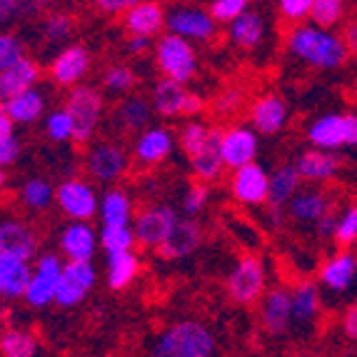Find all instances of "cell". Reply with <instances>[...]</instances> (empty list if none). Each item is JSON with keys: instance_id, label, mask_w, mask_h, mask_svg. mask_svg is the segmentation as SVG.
Here are the masks:
<instances>
[{"instance_id": "cell-1", "label": "cell", "mask_w": 357, "mask_h": 357, "mask_svg": "<svg viewBox=\"0 0 357 357\" xmlns=\"http://www.w3.org/2000/svg\"><path fill=\"white\" fill-rule=\"evenodd\" d=\"M218 340L200 320H178L158 333L150 357H215Z\"/></svg>"}, {"instance_id": "cell-2", "label": "cell", "mask_w": 357, "mask_h": 357, "mask_svg": "<svg viewBox=\"0 0 357 357\" xmlns=\"http://www.w3.org/2000/svg\"><path fill=\"white\" fill-rule=\"evenodd\" d=\"M287 48L295 58L305 60L312 68H322V70L342 66L347 58L342 40L315 25H295L287 36Z\"/></svg>"}, {"instance_id": "cell-3", "label": "cell", "mask_w": 357, "mask_h": 357, "mask_svg": "<svg viewBox=\"0 0 357 357\" xmlns=\"http://www.w3.org/2000/svg\"><path fill=\"white\" fill-rule=\"evenodd\" d=\"M155 66L162 73V77L175 80L180 85H188L197 73V53L195 45L178 36H160L155 40Z\"/></svg>"}, {"instance_id": "cell-4", "label": "cell", "mask_w": 357, "mask_h": 357, "mask_svg": "<svg viewBox=\"0 0 357 357\" xmlns=\"http://www.w3.org/2000/svg\"><path fill=\"white\" fill-rule=\"evenodd\" d=\"M66 110L70 113L73 126H75V143L85 145L93 140L105 115V98L93 85H77L70 90L66 100Z\"/></svg>"}, {"instance_id": "cell-5", "label": "cell", "mask_w": 357, "mask_h": 357, "mask_svg": "<svg viewBox=\"0 0 357 357\" xmlns=\"http://www.w3.org/2000/svg\"><path fill=\"white\" fill-rule=\"evenodd\" d=\"M227 298L235 305H255L265 298V285H268V270L265 262L257 255H243L232 265L227 275Z\"/></svg>"}, {"instance_id": "cell-6", "label": "cell", "mask_w": 357, "mask_h": 357, "mask_svg": "<svg viewBox=\"0 0 357 357\" xmlns=\"http://www.w3.org/2000/svg\"><path fill=\"white\" fill-rule=\"evenodd\" d=\"M130 153L113 140H98V143H90V148L85 150L88 175L105 185H113L126 178V173L130 170Z\"/></svg>"}, {"instance_id": "cell-7", "label": "cell", "mask_w": 357, "mask_h": 357, "mask_svg": "<svg viewBox=\"0 0 357 357\" xmlns=\"http://www.w3.org/2000/svg\"><path fill=\"white\" fill-rule=\"evenodd\" d=\"M307 140L315 150H325V153L357 145V115L328 113L312 120L307 128Z\"/></svg>"}, {"instance_id": "cell-8", "label": "cell", "mask_w": 357, "mask_h": 357, "mask_svg": "<svg viewBox=\"0 0 357 357\" xmlns=\"http://www.w3.org/2000/svg\"><path fill=\"white\" fill-rule=\"evenodd\" d=\"M63 265L66 262L60 260L53 252H45V255L38 257V262L33 265V273H30L28 290H25V303L33 310H45L48 305L55 303V295H58V282L60 275H63Z\"/></svg>"}, {"instance_id": "cell-9", "label": "cell", "mask_w": 357, "mask_h": 357, "mask_svg": "<svg viewBox=\"0 0 357 357\" xmlns=\"http://www.w3.org/2000/svg\"><path fill=\"white\" fill-rule=\"evenodd\" d=\"M178 213L170 205L155 203L148 205L137 213L135 222H132V232H135V243L150 248V250H160L162 243L170 238L173 227L178 225Z\"/></svg>"}, {"instance_id": "cell-10", "label": "cell", "mask_w": 357, "mask_h": 357, "mask_svg": "<svg viewBox=\"0 0 357 357\" xmlns=\"http://www.w3.org/2000/svg\"><path fill=\"white\" fill-rule=\"evenodd\" d=\"M167 33L188 43H208L218 33V23L200 6H175L167 10Z\"/></svg>"}, {"instance_id": "cell-11", "label": "cell", "mask_w": 357, "mask_h": 357, "mask_svg": "<svg viewBox=\"0 0 357 357\" xmlns=\"http://www.w3.org/2000/svg\"><path fill=\"white\" fill-rule=\"evenodd\" d=\"M55 203L73 222H90L100 210L96 188L80 178H68L55 188Z\"/></svg>"}, {"instance_id": "cell-12", "label": "cell", "mask_w": 357, "mask_h": 357, "mask_svg": "<svg viewBox=\"0 0 357 357\" xmlns=\"http://www.w3.org/2000/svg\"><path fill=\"white\" fill-rule=\"evenodd\" d=\"M98 270L93 268V262H68L63 265V275L58 282V295H55V305L58 307H77L90 290L96 287Z\"/></svg>"}, {"instance_id": "cell-13", "label": "cell", "mask_w": 357, "mask_h": 357, "mask_svg": "<svg viewBox=\"0 0 357 357\" xmlns=\"http://www.w3.org/2000/svg\"><path fill=\"white\" fill-rule=\"evenodd\" d=\"M90 50L85 45H68L63 48L53 60H50V68H48V75L55 85L60 88H77V85H83V77L88 75L90 70Z\"/></svg>"}, {"instance_id": "cell-14", "label": "cell", "mask_w": 357, "mask_h": 357, "mask_svg": "<svg viewBox=\"0 0 357 357\" xmlns=\"http://www.w3.org/2000/svg\"><path fill=\"white\" fill-rule=\"evenodd\" d=\"M175 150V135L162 126H150L135 137L130 158L140 167H158L165 162Z\"/></svg>"}, {"instance_id": "cell-15", "label": "cell", "mask_w": 357, "mask_h": 357, "mask_svg": "<svg viewBox=\"0 0 357 357\" xmlns=\"http://www.w3.org/2000/svg\"><path fill=\"white\" fill-rule=\"evenodd\" d=\"M230 195L240 205H265L270 197V173L260 162L240 167L230 175Z\"/></svg>"}, {"instance_id": "cell-16", "label": "cell", "mask_w": 357, "mask_h": 357, "mask_svg": "<svg viewBox=\"0 0 357 357\" xmlns=\"http://www.w3.org/2000/svg\"><path fill=\"white\" fill-rule=\"evenodd\" d=\"M123 25L128 36L155 40L158 36L167 33V8L153 0H140V3L135 0V6L123 15Z\"/></svg>"}, {"instance_id": "cell-17", "label": "cell", "mask_w": 357, "mask_h": 357, "mask_svg": "<svg viewBox=\"0 0 357 357\" xmlns=\"http://www.w3.org/2000/svg\"><path fill=\"white\" fill-rule=\"evenodd\" d=\"M220 153L225 167H230L232 173L245 165H252L257 155V132L248 126L225 128L220 137Z\"/></svg>"}, {"instance_id": "cell-18", "label": "cell", "mask_w": 357, "mask_h": 357, "mask_svg": "<svg viewBox=\"0 0 357 357\" xmlns=\"http://www.w3.org/2000/svg\"><path fill=\"white\" fill-rule=\"evenodd\" d=\"M100 238L90 222H68L60 232V250L68 262H93Z\"/></svg>"}, {"instance_id": "cell-19", "label": "cell", "mask_w": 357, "mask_h": 357, "mask_svg": "<svg viewBox=\"0 0 357 357\" xmlns=\"http://www.w3.org/2000/svg\"><path fill=\"white\" fill-rule=\"evenodd\" d=\"M203 240H205V227L195 218H180L178 225L170 232V238L162 243V248L158 252L165 260H183V257H190L192 252H197Z\"/></svg>"}, {"instance_id": "cell-20", "label": "cell", "mask_w": 357, "mask_h": 357, "mask_svg": "<svg viewBox=\"0 0 357 357\" xmlns=\"http://www.w3.org/2000/svg\"><path fill=\"white\" fill-rule=\"evenodd\" d=\"M38 232L23 220H0V252L20 260H33L38 255Z\"/></svg>"}, {"instance_id": "cell-21", "label": "cell", "mask_w": 357, "mask_h": 357, "mask_svg": "<svg viewBox=\"0 0 357 357\" xmlns=\"http://www.w3.org/2000/svg\"><path fill=\"white\" fill-rule=\"evenodd\" d=\"M262 328L270 335H285L287 328L292 325L295 315H292V290L287 287H273L265 292L260 310Z\"/></svg>"}, {"instance_id": "cell-22", "label": "cell", "mask_w": 357, "mask_h": 357, "mask_svg": "<svg viewBox=\"0 0 357 357\" xmlns=\"http://www.w3.org/2000/svg\"><path fill=\"white\" fill-rule=\"evenodd\" d=\"M285 126H287V105L282 98L268 93V96L257 98L250 105V128L255 132L273 137Z\"/></svg>"}, {"instance_id": "cell-23", "label": "cell", "mask_w": 357, "mask_h": 357, "mask_svg": "<svg viewBox=\"0 0 357 357\" xmlns=\"http://www.w3.org/2000/svg\"><path fill=\"white\" fill-rule=\"evenodd\" d=\"M190 93L192 90H188V85H180V83H175V80L160 77V80L153 85V93H150L153 113H158L160 118H178V115H185Z\"/></svg>"}, {"instance_id": "cell-24", "label": "cell", "mask_w": 357, "mask_h": 357, "mask_svg": "<svg viewBox=\"0 0 357 357\" xmlns=\"http://www.w3.org/2000/svg\"><path fill=\"white\" fill-rule=\"evenodd\" d=\"M40 80V66L33 58H23L10 70L0 73V105L33 90Z\"/></svg>"}, {"instance_id": "cell-25", "label": "cell", "mask_w": 357, "mask_h": 357, "mask_svg": "<svg viewBox=\"0 0 357 357\" xmlns=\"http://www.w3.org/2000/svg\"><path fill=\"white\" fill-rule=\"evenodd\" d=\"M220 137H222L220 128H213V135H210V140L205 143V148L192 155V158H188L197 183L210 185L222 178L225 162H222V153H220Z\"/></svg>"}, {"instance_id": "cell-26", "label": "cell", "mask_w": 357, "mask_h": 357, "mask_svg": "<svg viewBox=\"0 0 357 357\" xmlns=\"http://www.w3.org/2000/svg\"><path fill=\"white\" fill-rule=\"evenodd\" d=\"M33 265L28 260L0 252V300H20L28 290Z\"/></svg>"}, {"instance_id": "cell-27", "label": "cell", "mask_w": 357, "mask_h": 357, "mask_svg": "<svg viewBox=\"0 0 357 357\" xmlns=\"http://www.w3.org/2000/svg\"><path fill=\"white\" fill-rule=\"evenodd\" d=\"M298 173L307 183H328L337 175L340 170V158L335 153H325V150H305L295 162Z\"/></svg>"}, {"instance_id": "cell-28", "label": "cell", "mask_w": 357, "mask_h": 357, "mask_svg": "<svg viewBox=\"0 0 357 357\" xmlns=\"http://www.w3.org/2000/svg\"><path fill=\"white\" fill-rule=\"evenodd\" d=\"M100 220L102 227H130L132 200L123 188H107L100 197Z\"/></svg>"}, {"instance_id": "cell-29", "label": "cell", "mask_w": 357, "mask_h": 357, "mask_svg": "<svg viewBox=\"0 0 357 357\" xmlns=\"http://www.w3.org/2000/svg\"><path fill=\"white\" fill-rule=\"evenodd\" d=\"M227 38L232 45H238L243 50L257 48L265 40V18L257 10H245L238 20H232L227 25Z\"/></svg>"}, {"instance_id": "cell-30", "label": "cell", "mask_w": 357, "mask_h": 357, "mask_svg": "<svg viewBox=\"0 0 357 357\" xmlns=\"http://www.w3.org/2000/svg\"><path fill=\"white\" fill-rule=\"evenodd\" d=\"M290 208V218L298 222H312L315 225L320 218L330 213L333 208V200L328 197V192L322 190H303L292 197V203L287 205Z\"/></svg>"}, {"instance_id": "cell-31", "label": "cell", "mask_w": 357, "mask_h": 357, "mask_svg": "<svg viewBox=\"0 0 357 357\" xmlns=\"http://www.w3.org/2000/svg\"><path fill=\"white\" fill-rule=\"evenodd\" d=\"M150 118H153V105H150V100L143 96L126 98V100L118 105V110H115V123L126 132H135V135L148 130Z\"/></svg>"}, {"instance_id": "cell-32", "label": "cell", "mask_w": 357, "mask_h": 357, "mask_svg": "<svg viewBox=\"0 0 357 357\" xmlns=\"http://www.w3.org/2000/svg\"><path fill=\"white\" fill-rule=\"evenodd\" d=\"M357 273V260L350 252H337L335 257H330L325 265L320 268V280L322 285L333 292H342L352 285Z\"/></svg>"}, {"instance_id": "cell-33", "label": "cell", "mask_w": 357, "mask_h": 357, "mask_svg": "<svg viewBox=\"0 0 357 357\" xmlns=\"http://www.w3.org/2000/svg\"><path fill=\"white\" fill-rule=\"evenodd\" d=\"M300 178L298 167L295 165H280L270 175V197L268 205L270 210H282V205H290L292 197L300 192Z\"/></svg>"}, {"instance_id": "cell-34", "label": "cell", "mask_w": 357, "mask_h": 357, "mask_svg": "<svg viewBox=\"0 0 357 357\" xmlns=\"http://www.w3.org/2000/svg\"><path fill=\"white\" fill-rule=\"evenodd\" d=\"M3 107H6V113L10 115L15 126H30V123H36L45 115V96H43V90L33 88L23 96L13 98Z\"/></svg>"}, {"instance_id": "cell-35", "label": "cell", "mask_w": 357, "mask_h": 357, "mask_svg": "<svg viewBox=\"0 0 357 357\" xmlns=\"http://www.w3.org/2000/svg\"><path fill=\"white\" fill-rule=\"evenodd\" d=\"M140 275V257L135 252H120L107 257V287L110 290H126Z\"/></svg>"}, {"instance_id": "cell-36", "label": "cell", "mask_w": 357, "mask_h": 357, "mask_svg": "<svg viewBox=\"0 0 357 357\" xmlns=\"http://www.w3.org/2000/svg\"><path fill=\"white\" fill-rule=\"evenodd\" d=\"M38 340L23 328L0 330V357H36Z\"/></svg>"}, {"instance_id": "cell-37", "label": "cell", "mask_w": 357, "mask_h": 357, "mask_svg": "<svg viewBox=\"0 0 357 357\" xmlns=\"http://www.w3.org/2000/svg\"><path fill=\"white\" fill-rule=\"evenodd\" d=\"M292 315L298 322H312L320 315V295L312 282H300L292 287Z\"/></svg>"}, {"instance_id": "cell-38", "label": "cell", "mask_w": 357, "mask_h": 357, "mask_svg": "<svg viewBox=\"0 0 357 357\" xmlns=\"http://www.w3.org/2000/svg\"><path fill=\"white\" fill-rule=\"evenodd\" d=\"M20 203L28 210H48L55 203V188L45 178H30L28 183L20 188Z\"/></svg>"}, {"instance_id": "cell-39", "label": "cell", "mask_w": 357, "mask_h": 357, "mask_svg": "<svg viewBox=\"0 0 357 357\" xmlns=\"http://www.w3.org/2000/svg\"><path fill=\"white\" fill-rule=\"evenodd\" d=\"M20 150H23V145L15 135V123L6 113V107L0 105V170H6L8 165L18 160Z\"/></svg>"}, {"instance_id": "cell-40", "label": "cell", "mask_w": 357, "mask_h": 357, "mask_svg": "<svg viewBox=\"0 0 357 357\" xmlns=\"http://www.w3.org/2000/svg\"><path fill=\"white\" fill-rule=\"evenodd\" d=\"M210 135H213V126H208L203 120H188L183 130H180V148H183V153L188 158H192V155L205 148Z\"/></svg>"}, {"instance_id": "cell-41", "label": "cell", "mask_w": 357, "mask_h": 357, "mask_svg": "<svg viewBox=\"0 0 357 357\" xmlns=\"http://www.w3.org/2000/svg\"><path fill=\"white\" fill-rule=\"evenodd\" d=\"M45 135L53 140V143H68V140H75V126H73L70 113L63 107H55L45 115Z\"/></svg>"}, {"instance_id": "cell-42", "label": "cell", "mask_w": 357, "mask_h": 357, "mask_svg": "<svg viewBox=\"0 0 357 357\" xmlns=\"http://www.w3.org/2000/svg\"><path fill=\"white\" fill-rule=\"evenodd\" d=\"M135 245V232L132 227H102L100 230V248L105 255H120V252H132Z\"/></svg>"}, {"instance_id": "cell-43", "label": "cell", "mask_w": 357, "mask_h": 357, "mask_svg": "<svg viewBox=\"0 0 357 357\" xmlns=\"http://www.w3.org/2000/svg\"><path fill=\"white\" fill-rule=\"evenodd\" d=\"M43 38L48 43H66L68 38L75 33V18L70 13H50L48 18L43 20Z\"/></svg>"}, {"instance_id": "cell-44", "label": "cell", "mask_w": 357, "mask_h": 357, "mask_svg": "<svg viewBox=\"0 0 357 357\" xmlns=\"http://www.w3.org/2000/svg\"><path fill=\"white\" fill-rule=\"evenodd\" d=\"M345 15V3L342 0H312V13L310 18L315 23V28L328 30L335 23H340Z\"/></svg>"}, {"instance_id": "cell-45", "label": "cell", "mask_w": 357, "mask_h": 357, "mask_svg": "<svg viewBox=\"0 0 357 357\" xmlns=\"http://www.w3.org/2000/svg\"><path fill=\"white\" fill-rule=\"evenodd\" d=\"M135 70H132L130 66H123V63H115V66L105 68V73H102V85H105V90H110V93H130L132 88H135Z\"/></svg>"}, {"instance_id": "cell-46", "label": "cell", "mask_w": 357, "mask_h": 357, "mask_svg": "<svg viewBox=\"0 0 357 357\" xmlns=\"http://www.w3.org/2000/svg\"><path fill=\"white\" fill-rule=\"evenodd\" d=\"M23 58H28L23 40L15 33H10V30H0V73L10 70Z\"/></svg>"}, {"instance_id": "cell-47", "label": "cell", "mask_w": 357, "mask_h": 357, "mask_svg": "<svg viewBox=\"0 0 357 357\" xmlns=\"http://www.w3.org/2000/svg\"><path fill=\"white\" fill-rule=\"evenodd\" d=\"M245 10H250L248 0H213L208 6V13L213 15L215 23L230 25L232 20H238Z\"/></svg>"}, {"instance_id": "cell-48", "label": "cell", "mask_w": 357, "mask_h": 357, "mask_svg": "<svg viewBox=\"0 0 357 357\" xmlns=\"http://www.w3.org/2000/svg\"><path fill=\"white\" fill-rule=\"evenodd\" d=\"M335 245L342 248H350L352 243H357V205H350L345 208V213L337 218V227H335Z\"/></svg>"}, {"instance_id": "cell-49", "label": "cell", "mask_w": 357, "mask_h": 357, "mask_svg": "<svg viewBox=\"0 0 357 357\" xmlns=\"http://www.w3.org/2000/svg\"><path fill=\"white\" fill-rule=\"evenodd\" d=\"M208 200H210V185L197 183L195 180V183H192L183 195V213L188 215V218L200 215L205 208H208Z\"/></svg>"}, {"instance_id": "cell-50", "label": "cell", "mask_w": 357, "mask_h": 357, "mask_svg": "<svg viewBox=\"0 0 357 357\" xmlns=\"http://www.w3.org/2000/svg\"><path fill=\"white\" fill-rule=\"evenodd\" d=\"M278 10H280V15L285 20L300 25V20L310 18V13H312V0H280V3H278Z\"/></svg>"}, {"instance_id": "cell-51", "label": "cell", "mask_w": 357, "mask_h": 357, "mask_svg": "<svg viewBox=\"0 0 357 357\" xmlns=\"http://www.w3.org/2000/svg\"><path fill=\"white\" fill-rule=\"evenodd\" d=\"M243 100H245L243 90H238V88L225 90V93H222V96H218V100H215V113L232 115L240 105H243Z\"/></svg>"}, {"instance_id": "cell-52", "label": "cell", "mask_w": 357, "mask_h": 357, "mask_svg": "<svg viewBox=\"0 0 357 357\" xmlns=\"http://www.w3.org/2000/svg\"><path fill=\"white\" fill-rule=\"evenodd\" d=\"M135 6V0H100V3H96V8L100 13H113V15H126L130 8Z\"/></svg>"}, {"instance_id": "cell-53", "label": "cell", "mask_w": 357, "mask_h": 357, "mask_svg": "<svg viewBox=\"0 0 357 357\" xmlns=\"http://www.w3.org/2000/svg\"><path fill=\"white\" fill-rule=\"evenodd\" d=\"M335 227H337V213L330 210L325 218H320V220L315 222L317 238H335Z\"/></svg>"}, {"instance_id": "cell-54", "label": "cell", "mask_w": 357, "mask_h": 357, "mask_svg": "<svg viewBox=\"0 0 357 357\" xmlns=\"http://www.w3.org/2000/svg\"><path fill=\"white\" fill-rule=\"evenodd\" d=\"M342 45H345V50L350 55H357V20H350V23L345 25V30H342Z\"/></svg>"}, {"instance_id": "cell-55", "label": "cell", "mask_w": 357, "mask_h": 357, "mask_svg": "<svg viewBox=\"0 0 357 357\" xmlns=\"http://www.w3.org/2000/svg\"><path fill=\"white\" fill-rule=\"evenodd\" d=\"M342 330H345V335L350 340H357V303L352 305L345 312V317H342Z\"/></svg>"}, {"instance_id": "cell-56", "label": "cell", "mask_w": 357, "mask_h": 357, "mask_svg": "<svg viewBox=\"0 0 357 357\" xmlns=\"http://www.w3.org/2000/svg\"><path fill=\"white\" fill-rule=\"evenodd\" d=\"M155 48V40H150V38H135V36H128V50H130L132 55H143L145 50Z\"/></svg>"}, {"instance_id": "cell-57", "label": "cell", "mask_w": 357, "mask_h": 357, "mask_svg": "<svg viewBox=\"0 0 357 357\" xmlns=\"http://www.w3.org/2000/svg\"><path fill=\"white\" fill-rule=\"evenodd\" d=\"M18 13H20V3H15V0H0V25H6Z\"/></svg>"}, {"instance_id": "cell-58", "label": "cell", "mask_w": 357, "mask_h": 357, "mask_svg": "<svg viewBox=\"0 0 357 357\" xmlns=\"http://www.w3.org/2000/svg\"><path fill=\"white\" fill-rule=\"evenodd\" d=\"M6 170H0V190H3V188H6Z\"/></svg>"}]
</instances>
